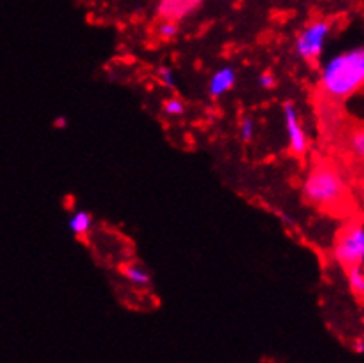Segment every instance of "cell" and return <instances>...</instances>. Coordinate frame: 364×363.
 Wrapping results in <instances>:
<instances>
[{
  "instance_id": "cell-1",
  "label": "cell",
  "mask_w": 364,
  "mask_h": 363,
  "mask_svg": "<svg viewBox=\"0 0 364 363\" xmlns=\"http://www.w3.org/2000/svg\"><path fill=\"white\" fill-rule=\"evenodd\" d=\"M321 87L334 101H343L364 88V46L334 55L321 73Z\"/></svg>"
},
{
  "instance_id": "cell-2",
  "label": "cell",
  "mask_w": 364,
  "mask_h": 363,
  "mask_svg": "<svg viewBox=\"0 0 364 363\" xmlns=\"http://www.w3.org/2000/svg\"><path fill=\"white\" fill-rule=\"evenodd\" d=\"M303 194L317 206H334L345 194L343 179L331 166H315L304 180Z\"/></svg>"
},
{
  "instance_id": "cell-3",
  "label": "cell",
  "mask_w": 364,
  "mask_h": 363,
  "mask_svg": "<svg viewBox=\"0 0 364 363\" xmlns=\"http://www.w3.org/2000/svg\"><path fill=\"white\" fill-rule=\"evenodd\" d=\"M333 254L343 268L361 265L364 259V226L352 224L345 228L334 243Z\"/></svg>"
},
{
  "instance_id": "cell-4",
  "label": "cell",
  "mask_w": 364,
  "mask_h": 363,
  "mask_svg": "<svg viewBox=\"0 0 364 363\" xmlns=\"http://www.w3.org/2000/svg\"><path fill=\"white\" fill-rule=\"evenodd\" d=\"M329 32H331V25L326 20L311 21L308 27L301 31V34L296 39V53L299 55L303 60H317L322 55L324 44L328 41Z\"/></svg>"
},
{
  "instance_id": "cell-5",
  "label": "cell",
  "mask_w": 364,
  "mask_h": 363,
  "mask_svg": "<svg viewBox=\"0 0 364 363\" xmlns=\"http://www.w3.org/2000/svg\"><path fill=\"white\" fill-rule=\"evenodd\" d=\"M284 120L289 138V148L294 155H303L308 148V138L299 120L298 110L292 102H285L284 105Z\"/></svg>"
},
{
  "instance_id": "cell-6",
  "label": "cell",
  "mask_w": 364,
  "mask_h": 363,
  "mask_svg": "<svg viewBox=\"0 0 364 363\" xmlns=\"http://www.w3.org/2000/svg\"><path fill=\"white\" fill-rule=\"evenodd\" d=\"M234 83H236V71L232 68H222L210 78L208 92H210L211 98L218 99L224 94H228L229 90H232Z\"/></svg>"
},
{
  "instance_id": "cell-7",
  "label": "cell",
  "mask_w": 364,
  "mask_h": 363,
  "mask_svg": "<svg viewBox=\"0 0 364 363\" xmlns=\"http://www.w3.org/2000/svg\"><path fill=\"white\" fill-rule=\"evenodd\" d=\"M198 4L199 0H162L159 11L169 20H174V18H181V14L191 11Z\"/></svg>"
},
{
  "instance_id": "cell-8",
  "label": "cell",
  "mask_w": 364,
  "mask_h": 363,
  "mask_svg": "<svg viewBox=\"0 0 364 363\" xmlns=\"http://www.w3.org/2000/svg\"><path fill=\"white\" fill-rule=\"evenodd\" d=\"M122 272H124L125 279H127L132 286H137V288L150 286L151 277L150 273H148V270L143 268V266L136 265V263H131V265H125Z\"/></svg>"
},
{
  "instance_id": "cell-9",
  "label": "cell",
  "mask_w": 364,
  "mask_h": 363,
  "mask_svg": "<svg viewBox=\"0 0 364 363\" xmlns=\"http://www.w3.org/2000/svg\"><path fill=\"white\" fill-rule=\"evenodd\" d=\"M69 229L76 236L87 235L92 229V216L88 212H85V210H77L69 219Z\"/></svg>"
},
{
  "instance_id": "cell-10",
  "label": "cell",
  "mask_w": 364,
  "mask_h": 363,
  "mask_svg": "<svg viewBox=\"0 0 364 363\" xmlns=\"http://www.w3.org/2000/svg\"><path fill=\"white\" fill-rule=\"evenodd\" d=\"M347 275H348V284H350V290L355 293V295L364 296V268H361L359 265L350 266L347 268Z\"/></svg>"
},
{
  "instance_id": "cell-11",
  "label": "cell",
  "mask_w": 364,
  "mask_h": 363,
  "mask_svg": "<svg viewBox=\"0 0 364 363\" xmlns=\"http://www.w3.org/2000/svg\"><path fill=\"white\" fill-rule=\"evenodd\" d=\"M348 148L358 159H364V127L352 129L348 136Z\"/></svg>"
},
{
  "instance_id": "cell-12",
  "label": "cell",
  "mask_w": 364,
  "mask_h": 363,
  "mask_svg": "<svg viewBox=\"0 0 364 363\" xmlns=\"http://www.w3.org/2000/svg\"><path fill=\"white\" fill-rule=\"evenodd\" d=\"M240 136L243 143H250L255 136V122L252 117H245L240 124Z\"/></svg>"
},
{
  "instance_id": "cell-13",
  "label": "cell",
  "mask_w": 364,
  "mask_h": 363,
  "mask_svg": "<svg viewBox=\"0 0 364 363\" xmlns=\"http://www.w3.org/2000/svg\"><path fill=\"white\" fill-rule=\"evenodd\" d=\"M157 34H159V37H161V39H164V41L174 39V37L178 36V25L174 23V20H169V18H167L164 23L159 25Z\"/></svg>"
},
{
  "instance_id": "cell-14",
  "label": "cell",
  "mask_w": 364,
  "mask_h": 363,
  "mask_svg": "<svg viewBox=\"0 0 364 363\" xmlns=\"http://www.w3.org/2000/svg\"><path fill=\"white\" fill-rule=\"evenodd\" d=\"M164 111L167 115H171V117H181V115L185 113V105L183 101H180L178 98H171V99H166L164 101Z\"/></svg>"
},
{
  "instance_id": "cell-15",
  "label": "cell",
  "mask_w": 364,
  "mask_h": 363,
  "mask_svg": "<svg viewBox=\"0 0 364 363\" xmlns=\"http://www.w3.org/2000/svg\"><path fill=\"white\" fill-rule=\"evenodd\" d=\"M157 76H159V80H161V83L164 85V87H167V88H174V87H176L174 73L171 71L169 68H166V65H162V68L157 69Z\"/></svg>"
},
{
  "instance_id": "cell-16",
  "label": "cell",
  "mask_w": 364,
  "mask_h": 363,
  "mask_svg": "<svg viewBox=\"0 0 364 363\" xmlns=\"http://www.w3.org/2000/svg\"><path fill=\"white\" fill-rule=\"evenodd\" d=\"M274 85H277V80H274L273 73L266 71L259 76V87L264 88V90H271V88H274Z\"/></svg>"
},
{
  "instance_id": "cell-17",
  "label": "cell",
  "mask_w": 364,
  "mask_h": 363,
  "mask_svg": "<svg viewBox=\"0 0 364 363\" xmlns=\"http://www.w3.org/2000/svg\"><path fill=\"white\" fill-rule=\"evenodd\" d=\"M354 351H355V353H358V354H363V353H364V340H363V339L355 340Z\"/></svg>"
}]
</instances>
